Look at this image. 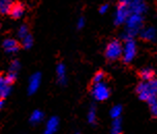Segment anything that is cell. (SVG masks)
I'll return each mask as SVG.
<instances>
[{
    "label": "cell",
    "instance_id": "3",
    "mask_svg": "<svg viewBox=\"0 0 157 134\" xmlns=\"http://www.w3.org/2000/svg\"><path fill=\"white\" fill-rule=\"evenodd\" d=\"M122 52L123 47L121 45V42L118 40H113L106 45L105 55L108 60L114 61L122 56Z\"/></svg>",
    "mask_w": 157,
    "mask_h": 134
},
{
    "label": "cell",
    "instance_id": "25",
    "mask_svg": "<svg viewBox=\"0 0 157 134\" xmlns=\"http://www.w3.org/2000/svg\"><path fill=\"white\" fill-rule=\"evenodd\" d=\"M109 7H110V5H109L108 3H105V4L100 5V6H99V14H101V15H105V13H108Z\"/></svg>",
    "mask_w": 157,
    "mask_h": 134
},
{
    "label": "cell",
    "instance_id": "26",
    "mask_svg": "<svg viewBox=\"0 0 157 134\" xmlns=\"http://www.w3.org/2000/svg\"><path fill=\"white\" fill-rule=\"evenodd\" d=\"M150 106H151V111H152V113L154 116H157V103L150 105Z\"/></svg>",
    "mask_w": 157,
    "mask_h": 134
},
{
    "label": "cell",
    "instance_id": "24",
    "mask_svg": "<svg viewBox=\"0 0 157 134\" xmlns=\"http://www.w3.org/2000/svg\"><path fill=\"white\" fill-rule=\"evenodd\" d=\"M85 23H86L85 18H84V17H80V18L78 19V22H77V27L78 29H82L83 27L85 26Z\"/></svg>",
    "mask_w": 157,
    "mask_h": 134
},
{
    "label": "cell",
    "instance_id": "13",
    "mask_svg": "<svg viewBox=\"0 0 157 134\" xmlns=\"http://www.w3.org/2000/svg\"><path fill=\"white\" fill-rule=\"evenodd\" d=\"M56 74H57L58 82L61 85L66 84V68L63 63H58L57 68H56Z\"/></svg>",
    "mask_w": 157,
    "mask_h": 134
},
{
    "label": "cell",
    "instance_id": "17",
    "mask_svg": "<svg viewBox=\"0 0 157 134\" xmlns=\"http://www.w3.org/2000/svg\"><path fill=\"white\" fill-rule=\"evenodd\" d=\"M44 114L43 111L34 110L31 113V116H30V123L33 124V125L39 124V123H40L44 120Z\"/></svg>",
    "mask_w": 157,
    "mask_h": 134
},
{
    "label": "cell",
    "instance_id": "2",
    "mask_svg": "<svg viewBox=\"0 0 157 134\" xmlns=\"http://www.w3.org/2000/svg\"><path fill=\"white\" fill-rule=\"evenodd\" d=\"M126 33L123 35L125 41L132 39L133 35L141 30L143 23H144V17L143 15H136V14H130L126 20Z\"/></svg>",
    "mask_w": 157,
    "mask_h": 134
},
{
    "label": "cell",
    "instance_id": "20",
    "mask_svg": "<svg viewBox=\"0 0 157 134\" xmlns=\"http://www.w3.org/2000/svg\"><path fill=\"white\" fill-rule=\"evenodd\" d=\"M17 33H18V37L20 39H23L24 37H26V35L29 33V30H28V26L26 24H22L19 26L18 28V31H17Z\"/></svg>",
    "mask_w": 157,
    "mask_h": 134
},
{
    "label": "cell",
    "instance_id": "21",
    "mask_svg": "<svg viewBox=\"0 0 157 134\" xmlns=\"http://www.w3.org/2000/svg\"><path fill=\"white\" fill-rule=\"evenodd\" d=\"M105 78V73L103 71H98L95 73L93 76V79H92V82L93 83H97V82H102Z\"/></svg>",
    "mask_w": 157,
    "mask_h": 134
},
{
    "label": "cell",
    "instance_id": "8",
    "mask_svg": "<svg viewBox=\"0 0 157 134\" xmlns=\"http://www.w3.org/2000/svg\"><path fill=\"white\" fill-rule=\"evenodd\" d=\"M128 7L131 14H136V15H144L147 12V4L142 0H131L128 3Z\"/></svg>",
    "mask_w": 157,
    "mask_h": 134
},
{
    "label": "cell",
    "instance_id": "1",
    "mask_svg": "<svg viewBox=\"0 0 157 134\" xmlns=\"http://www.w3.org/2000/svg\"><path fill=\"white\" fill-rule=\"evenodd\" d=\"M136 93L139 98L143 101L149 103V105L157 103V91L154 85L153 80L151 81H143L136 87Z\"/></svg>",
    "mask_w": 157,
    "mask_h": 134
},
{
    "label": "cell",
    "instance_id": "23",
    "mask_svg": "<svg viewBox=\"0 0 157 134\" xmlns=\"http://www.w3.org/2000/svg\"><path fill=\"white\" fill-rule=\"evenodd\" d=\"M122 112V107L120 105H117V106H114L113 108L111 109V116L114 119H118L120 116V114Z\"/></svg>",
    "mask_w": 157,
    "mask_h": 134
},
{
    "label": "cell",
    "instance_id": "15",
    "mask_svg": "<svg viewBox=\"0 0 157 134\" xmlns=\"http://www.w3.org/2000/svg\"><path fill=\"white\" fill-rule=\"evenodd\" d=\"M13 5L12 0H0V15H8Z\"/></svg>",
    "mask_w": 157,
    "mask_h": 134
},
{
    "label": "cell",
    "instance_id": "5",
    "mask_svg": "<svg viewBox=\"0 0 157 134\" xmlns=\"http://www.w3.org/2000/svg\"><path fill=\"white\" fill-rule=\"evenodd\" d=\"M91 95L96 101H105L110 97V88L103 81L93 83L91 86Z\"/></svg>",
    "mask_w": 157,
    "mask_h": 134
},
{
    "label": "cell",
    "instance_id": "29",
    "mask_svg": "<svg viewBox=\"0 0 157 134\" xmlns=\"http://www.w3.org/2000/svg\"><path fill=\"white\" fill-rule=\"evenodd\" d=\"M142 1H146V0H142Z\"/></svg>",
    "mask_w": 157,
    "mask_h": 134
},
{
    "label": "cell",
    "instance_id": "16",
    "mask_svg": "<svg viewBox=\"0 0 157 134\" xmlns=\"http://www.w3.org/2000/svg\"><path fill=\"white\" fill-rule=\"evenodd\" d=\"M141 35L144 40L147 41H153L156 37V30L153 28V27H148L144 30L141 31Z\"/></svg>",
    "mask_w": 157,
    "mask_h": 134
},
{
    "label": "cell",
    "instance_id": "10",
    "mask_svg": "<svg viewBox=\"0 0 157 134\" xmlns=\"http://www.w3.org/2000/svg\"><path fill=\"white\" fill-rule=\"evenodd\" d=\"M2 46L8 54H15L20 49L19 43L15 39H5L3 43H2Z\"/></svg>",
    "mask_w": 157,
    "mask_h": 134
},
{
    "label": "cell",
    "instance_id": "28",
    "mask_svg": "<svg viewBox=\"0 0 157 134\" xmlns=\"http://www.w3.org/2000/svg\"><path fill=\"white\" fill-rule=\"evenodd\" d=\"M153 82H154V85H155V88H156V91H157V79L153 80Z\"/></svg>",
    "mask_w": 157,
    "mask_h": 134
},
{
    "label": "cell",
    "instance_id": "6",
    "mask_svg": "<svg viewBox=\"0 0 157 134\" xmlns=\"http://www.w3.org/2000/svg\"><path fill=\"white\" fill-rule=\"evenodd\" d=\"M130 14L131 13L129 10V7H128V4L124 3V2H120L116 10V13H115V19H114L115 24L121 25L123 23H125Z\"/></svg>",
    "mask_w": 157,
    "mask_h": 134
},
{
    "label": "cell",
    "instance_id": "9",
    "mask_svg": "<svg viewBox=\"0 0 157 134\" xmlns=\"http://www.w3.org/2000/svg\"><path fill=\"white\" fill-rule=\"evenodd\" d=\"M40 82H41L40 73L32 74L29 78V81H28V93L30 95L34 94L39 88V86H40Z\"/></svg>",
    "mask_w": 157,
    "mask_h": 134
},
{
    "label": "cell",
    "instance_id": "18",
    "mask_svg": "<svg viewBox=\"0 0 157 134\" xmlns=\"http://www.w3.org/2000/svg\"><path fill=\"white\" fill-rule=\"evenodd\" d=\"M20 69H21V63H20V61L19 60H13L12 63H10V71H8V73L18 76V73H19Z\"/></svg>",
    "mask_w": 157,
    "mask_h": 134
},
{
    "label": "cell",
    "instance_id": "11",
    "mask_svg": "<svg viewBox=\"0 0 157 134\" xmlns=\"http://www.w3.org/2000/svg\"><path fill=\"white\" fill-rule=\"evenodd\" d=\"M59 127V119L57 116H52L48 120L46 128H44V134H54L58 130Z\"/></svg>",
    "mask_w": 157,
    "mask_h": 134
},
{
    "label": "cell",
    "instance_id": "4",
    "mask_svg": "<svg viewBox=\"0 0 157 134\" xmlns=\"http://www.w3.org/2000/svg\"><path fill=\"white\" fill-rule=\"evenodd\" d=\"M17 79V76L13 74L7 73L6 75H0V98L4 99L8 97L12 91L13 83Z\"/></svg>",
    "mask_w": 157,
    "mask_h": 134
},
{
    "label": "cell",
    "instance_id": "14",
    "mask_svg": "<svg viewBox=\"0 0 157 134\" xmlns=\"http://www.w3.org/2000/svg\"><path fill=\"white\" fill-rule=\"evenodd\" d=\"M154 71L149 68H145L139 72V76L143 81H151L154 78Z\"/></svg>",
    "mask_w": 157,
    "mask_h": 134
},
{
    "label": "cell",
    "instance_id": "12",
    "mask_svg": "<svg viewBox=\"0 0 157 134\" xmlns=\"http://www.w3.org/2000/svg\"><path fill=\"white\" fill-rule=\"evenodd\" d=\"M25 14V6L22 3H16L13 5L12 10H10V15L12 16L13 19H21Z\"/></svg>",
    "mask_w": 157,
    "mask_h": 134
},
{
    "label": "cell",
    "instance_id": "27",
    "mask_svg": "<svg viewBox=\"0 0 157 134\" xmlns=\"http://www.w3.org/2000/svg\"><path fill=\"white\" fill-rule=\"evenodd\" d=\"M3 107H4V100L0 98V110H1Z\"/></svg>",
    "mask_w": 157,
    "mask_h": 134
},
{
    "label": "cell",
    "instance_id": "7",
    "mask_svg": "<svg viewBox=\"0 0 157 134\" xmlns=\"http://www.w3.org/2000/svg\"><path fill=\"white\" fill-rule=\"evenodd\" d=\"M136 45L134 43V41L132 39L127 40L122 52L123 61L124 63H130L134 58V56H136Z\"/></svg>",
    "mask_w": 157,
    "mask_h": 134
},
{
    "label": "cell",
    "instance_id": "22",
    "mask_svg": "<svg viewBox=\"0 0 157 134\" xmlns=\"http://www.w3.org/2000/svg\"><path fill=\"white\" fill-rule=\"evenodd\" d=\"M88 121L91 124H94L96 122V109H95V106H91L90 110L88 112Z\"/></svg>",
    "mask_w": 157,
    "mask_h": 134
},
{
    "label": "cell",
    "instance_id": "19",
    "mask_svg": "<svg viewBox=\"0 0 157 134\" xmlns=\"http://www.w3.org/2000/svg\"><path fill=\"white\" fill-rule=\"evenodd\" d=\"M22 40V46L24 47L25 49H30L33 46V38L31 37L30 33H28L26 37H24Z\"/></svg>",
    "mask_w": 157,
    "mask_h": 134
}]
</instances>
